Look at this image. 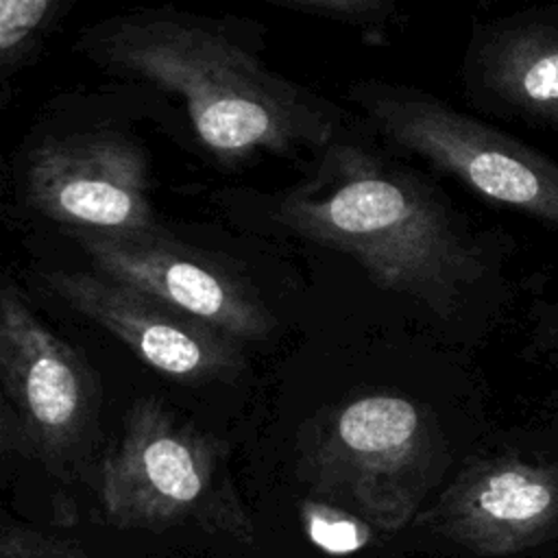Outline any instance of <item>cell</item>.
<instances>
[{"label": "cell", "instance_id": "6da1fadb", "mask_svg": "<svg viewBox=\"0 0 558 558\" xmlns=\"http://www.w3.org/2000/svg\"><path fill=\"white\" fill-rule=\"evenodd\" d=\"M244 26L177 7H140L81 28L74 52L116 78L177 96L220 168L262 155H320L347 133V111L272 72Z\"/></svg>", "mask_w": 558, "mask_h": 558}, {"label": "cell", "instance_id": "7a4b0ae2", "mask_svg": "<svg viewBox=\"0 0 558 558\" xmlns=\"http://www.w3.org/2000/svg\"><path fill=\"white\" fill-rule=\"evenodd\" d=\"M283 233L338 251L386 292L449 316L482 272L447 198L412 168L342 133L296 185L266 198Z\"/></svg>", "mask_w": 558, "mask_h": 558}, {"label": "cell", "instance_id": "3957f363", "mask_svg": "<svg viewBox=\"0 0 558 558\" xmlns=\"http://www.w3.org/2000/svg\"><path fill=\"white\" fill-rule=\"evenodd\" d=\"M98 501L122 530L161 532L196 525L253 538V519L240 499L227 445L155 397H140L98 466Z\"/></svg>", "mask_w": 558, "mask_h": 558}, {"label": "cell", "instance_id": "277c9868", "mask_svg": "<svg viewBox=\"0 0 558 558\" xmlns=\"http://www.w3.org/2000/svg\"><path fill=\"white\" fill-rule=\"evenodd\" d=\"M434 432L425 410L392 392H368L316 427L303 473L318 495L371 527L397 532L423 504L434 475Z\"/></svg>", "mask_w": 558, "mask_h": 558}, {"label": "cell", "instance_id": "5b68a950", "mask_svg": "<svg viewBox=\"0 0 558 558\" xmlns=\"http://www.w3.org/2000/svg\"><path fill=\"white\" fill-rule=\"evenodd\" d=\"M349 100L395 148L490 201L558 225V166L536 150L410 85L366 78L349 87Z\"/></svg>", "mask_w": 558, "mask_h": 558}, {"label": "cell", "instance_id": "8992f818", "mask_svg": "<svg viewBox=\"0 0 558 558\" xmlns=\"http://www.w3.org/2000/svg\"><path fill=\"white\" fill-rule=\"evenodd\" d=\"M2 436L68 475L89 451L98 386L87 360L54 333L7 281L0 292Z\"/></svg>", "mask_w": 558, "mask_h": 558}, {"label": "cell", "instance_id": "52a82bcc", "mask_svg": "<svg viewBox=\"0 0 558 558\" xmlns=\"http://www.w3.org/2000/svg\"><path fill=\"white\" fill-rule=\"evenodd\" d=\"M148 187L142 144L109 126L44 133L17 170L22 203L68 233L159 229Z\"/></svg>", "mask_w": 558, "mask_h": 558}, {"label": "cell", "instance_id": "ba28073f", "mask_svg": "<svg viewBox=\"0 0 558 558\" xmlns=\"http://www.w3.org/2000/svg\"><path fill=\"white\" fill-rule=\"evenodd\" d=\"M96 272L129 283L238 342L262 340L275 318L255 286L227 259L153 231H72Z\"/></svg>", "mask_w": 558, "mask_h": 558}, {"label": "cell", "instance_id": "9c48e42d", "mask_svg": "<svg viewBox=\"0 0 558 558\" xmlns=\"http://www.w3.org/2000/svg\"><path fill=\"white\" fill-rule=\"evenodd\" d=\"M44 290L107 329L140 362L183 381L203 384L235 377L240 342L220 329L96 270H41Z\"/></svg>", "mask_w": 558, "mask_h": 558}, {"label": "cell", "instance_id": "30bf717a", "mask_svg": "<svg viewBox=\"0 0 558 558\" xmlns=\"http://www.w3.org/2000/svg\"><path fill=\"white\" fill-rule=\"evenodd\" d=\"M558 512V486L541 469L488 462L466 471L418 519L425 527L484 554L530 541Z\"/></svg>", "mask_w": 558, "mask_h": 558}, {"label": "cell", "instance_id": "8fae6325", "mask_svg": "<svg viewBox=\"0 0 558 558\" xmlns=\"http://www.w3.org/2000/svg\"><path fill=\"white\" fill-rule=\"evenodd\" d=\"M471 94L527 113H558V37L541 26H493L466 57Z\"/></svg>", "mask_w": 558, "mask_h": 558}, {"label": "cell", "instance_id": "7c38bea8", "mask_svg": "<svg viewBox=\"0 0 558 558\" xmlns=\"http://www.w3.org/2000/svg\"><path fill=\"white\" fill-rule=\"evenodd\" d=\"M76 0H0V105L11 98L13 78L44 50Z\"/></svg>", "mask_w": 558, "mask_h": 558}, {"label": "cell", "instance_id": "4fadbf2b", "mask_svg": "<svg viewBox=\"0 0 558 558\" xmlns=\"http://www.w3.org/2000/svg\"><path fill=\"white\" fill-rule=\"evenodd\" d=\"M292 11H303L360 28L368 39H381L401 24L397 0H268Z\"/></svg>", "mask_w": 558, "mask_h": 558}, {"label": "cell", "instance_id": "5bb4252c", "mask_svg": "<svg viewBox=\"0 0 558 558\" xmlns=\"http://www.w3.org/2000/svg\"><path fill=\"white\" fill-rule=\"evenodd\" d=\"M303 521L310 538L331 554L355 551L371 536V525L364 519L336 504H307Z\"/></svg>", "mask_w": 558, "mask_h": 558}, {"label": "cell", "instance_id": "9a60e30c", "mask_svg": "<svg viewBox=\"0 0 558 558\" xmlns=\"http://www.w3.org/2000/svg\"><path fill=\"white\" fill-rule=\"evenodd\" d=\"M0 558H92L74 541L50 536L24 523L7 521L0 532Z\"/></svg>", "mask_w": 558, "mask_h": 558}]
</instances>
